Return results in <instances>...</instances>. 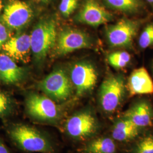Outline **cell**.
<instances>
[{
    "mask_svg": "<svg viewBox=\"0 0 153 153\" xmlns=\"http://www.w3.org/2000/svg\"><path fill=\"white\" fill-rule=\"evenodd\" d=\"M35 1H39V2H48V1H51V0H35Z\"/></svg>",
    "mask_w": 153,
    "mask_h": 153,
    "instance_id": "83f0119b",
    "label": "cell"
},
{
    "mask_svg": "<svg viewBox=\"0 0 153 153\" xmlns=\"http://www.w3.org/2000/svg\"><path fill=\"white\" fill-rule=\"evenodd\" d=\"M98 127L95 117L88 110L73 115L66 123V132L71 137L82 140L90 137L97 131Z\"/></svg>",
    "mask_w": 153,
    "mask_h": 153,
    "instance_id": "30bf717a",
    "label": "cell"
},
{
    "mask_svg": "<svg viewBox=\"0 0 153 153\" xmlns=\"http://www.w3.org/2000/svg\"><path fill=\"white\" fill-rule=\"evenodd\" d=\"M6 131L11 141L23 150L29 152L52 153L51 141L40 131L22 124H8Z\"/></svg>",
    "mask_w": 153,
    "mask_h": 153,
    "instance_id": "6da1fadb",
    "label": "cell"
},
{
    "mask_svg": "<svg viewBox=\"0 0 153 153\" xmlns=\"http://www.w3.org/2000/svg\"><path fill=\"white\" fill-rule=\"evenodd\" d=\"M98 72L95 67L87 61H79L72 66L70 79L77 96L90 92L96 85Z\"/></svg>",
    "mask_w": 153,
    "mask_h": 153,
    "instance_id": "52a82bcc",
    "label": "cell"
},
{
    "mask_svg": "<svg viewBox=\"0 0 153 153\" xmlns=\"http://www.w3.org/2000/svg\"><path fill=\"white\" fill-rule=\"evenodd\" d=\"M28 114L34 119L46 122L57 120L60 110L53 100L36 93H30L26 99Z\"/></svg>",
    "mask_w": 153,
    "mask_h": 153,
    "instance_id": "8992f818",
    "label": "cell"
},
{
    "mask_svg": "<svg viewBox=\"0 0 153 153\" xmlns=\"http://www.w3.org/2000/svg\"><path fill=\"white\" fill-rule=\"evenodd\" d=\"M152 70H153V66H152Z\"/></svg>",
    "mask_w": 153,
    "mask_h": 153,
    "instance_id": "f1b7e54d",
    "label": "cell"
},
{
    "mask_svg": "<svg viewBox=\"0 0 153 153\" xmlns=\"http://www.w3.org/2000/svg\"><path fill=\"white\" fill-rule=\"evenodd\" d=\"M33 17L30 6L23 1L13 0L5 6L1 21L6 27L19 30L27 26Z\"/></svg>",
    "mask_w": 153,
    "mask_h": 153,
    "instance_id": "9c48e42d",
    "label": "cell"
},
{
    "mask_svg": "<svg viewBox=\"0 0 153 153\" xmlns=\"http://www.w3.org/2000/svg\"><path fill=\"white\" fill-rule=\"evenodd\" d=\"M114 16L97 0H85L76 16V20L93 27L111 22Z\"/></svg>",
    "mask_w": 153,
    "mask_h": 153,
    "instance_id": "8fae6325",
    "label": "cell"
},
{
    "mask_svg": "<svg viewBox=\"0 0 153 153\" xmlns=\"http://www.w3.org/2000/svg\"><path fill=\"white\" fill-rule=\"evenodd\" d=\"M9 39V33L7 28L3 23L0 22V49Z\"/></svg>",
    "mask_w": 153,
    "mask_h": 153,
    "instance_id": "cb8c5ba5",
    "label": "cell"
},
{
    "mask_svg": "<svg viewBox=\"0 0 153 153\" xmlns=\"http://www.w3.org/2000/svg\"><path fill=\"white\" fill-rule=\"evenodd\" d=\"M2 48L13 60L27 62L32 53L30 35L25 33L16 35L9 39Z\"/></svg>",
    "mask_w": 153,
    "mask_h": 153,
    "instance_id": "7c38bea8",
    "label": "cell"
},
{
    "mask_svg": "<svg viewBox=\"0 0 153 153\" xmlns=\"http://www.w3.org/2000/svg\"><path fill=\"white\" fill-rule=\"evenodd\" d=\"M134 153H153V136L144 137L137 143Z\"/></svg>",
    "mask_w": 153,
    "mask_h": 153,
    "instance_id": "7402d4cb",
    "label": "cell"
},
{
    "mask_svg": "<svg viewBox=\"0 0 153 153\" xmlns=\"http://www.w3.org/2000/svg\"><path fill=\"white\" fill-rule=\"evenodd\" d=\"M138 128L147 127L152 123L153 110L151 104L146 100H141L133 105L123 115Z\"/></svg>",
    "mask_w": 153,
    "mask_h": 153,
    "instance_id": "5bb4252c",
    "label": "cell"
},
{
    "mask_svg": "<svg viewBox=\"0 0 153 153\" xmlns=\"http://www.w3.org/2000/svg\"><path fill=\"white\" fill-rule=\"evenodd\" d=\"M111 9L127 14H135L141 10L144 4L142 0H104Z\"/></svg>",
    "mask_w": 153,
    "mask_h": 153,
    "instance_id": "e0dca14e",
    "label": "cell"
},
{
    "mask_svg": "<svg viewBox=\"0 0 153 153\" xmlns=\"http://www.w3.org/2000/svg\"><path fill=\"white\" fill-rule=\"evenodd\" d=\"M0 153H11L4 141L0 137Z\"/></svg>",
    "mask_w": 153,
    "mask_h": 153,
    "instance_id": "d4e9b609",
    "label": "cell"
},
{
    "mask_svg": "<svg viewBox=\"0 0 153 153\" xmlns=\"http://www.w3.org/2000/svg\"><path fill=\"white\" fill-rule=\"evenodd\" d=\"M56 44V54L63 56L78 49L91 47L93 40L88 33L81 30L66 28L59 33Z\"/></svg>",
    "mask_w": 153,
    "mask_h": 153,
    "instance_id": "ba28073f",
    "label": "cell"
},
{
    "mask_svg": "<svg viewBox=\"0 0 153 153\" xmlns=\"http://www.w3.org/2000/svg\"><path fill=\"white\" fill-rule=\"evenodd\" d=\"M39 88L48 97L56 101L65 100L73 91L71 79L62 69L51 72L39 83Z\"/></svg>",
    "mask_w": 153,
    "mask_h": 153,
    "instance_id": "5b68a950",
    "label": "cell"
},
{
    "mask_svg": "<svg viewBox=\"0 0 153 153\" xmlns=\"http://www.w3.org/2000/svg\"><path fill=\"white\" fill-rule=\"evenodd\" d=\"M3 8V5H2V1L0 0V12L2 10Z\"/></svg>",
    "mask_w": 153,
    "mask_h": 153,
    "instance_id": "4316f807",
    "label": "cell"
},
{
    "mask_svg": "<svg viewBox=\"0 0 153 153\" xmlns=\"http://www.w3.org/2000/svg\"><path fill=\"white\" fill-rule=\"evenodd\" d=\"M13 104L10 96L0 89V119H4L11 115Z\"/></svg>",
    "mask_w": 153,
    "mask_h": 153,
    "instance_id": "ffe728a7",
    "label": "cell"
},
{
    "mask_svg": "<svg viewBox=\"0 0 153 153\" xmlns=\"http://www.w3.org/2000/svg\"><path fill=\"white\" fill-rule=\"evenodd\" d=\"M149 5L153 7V0H145Z\"/></svg>",
    "mask_w": 153,
    "mask_h": 153,
    "instance_id": "484cf974",
    "label": "cell"
},
{
    "mask_svg": "<svg viewBox=\"0 0 153 153\" xmlns=\"http://www.w3.org/2000/svg\"><path fill=\"white\" fill-rule=\"evenodd\" d=\"M140 26L139 22L122 18L105 27V34L108 44L112 47L131 48Z\"/></svg>",
    "mask_w": 153,
    "mask_h": 153,
    "instance_id": "277c9868",
    "label": "cell"
},
{
    "mask_svg": "<svg viewBox=\"0 0 153 153\" xmlns=\"http://www.w3.org/2000/svg\"><path fill=\"white\" fill-rule=\"evenodd\" d=\"M127 88L131 96L153 93V81L144 67L134 69L128 78Z\"/></svg>",
    "mask_w": 153,
    "mask_h": 153,
    "instance_id": "4fadbf2b",
    "label": "cell"
},
{
    "mask_svg": "<svg viewBox=\"0 0 153 153\" xmlns=\"http://www.w3.org/2000/svg\"><path fill=\"white\" fill-rule=\"evenodd\" d=\"M25 75V70L19 66L9 56L0 53V81L7 85L21 82Z\"/></svg>",
    "mask_w": 153,
    "mask_h": 153,
    "instance_id": "9a60e30c",
    "label": "cell"
},
{
    "mask_svg": "<svg viewBox=\"0 0 153 153\" xmlns=\"http://www.w3.org/2000/svg\"><path fill=\"white\" fill-rule=\"evenodd\" d=\"M78 5V0H61L59 9L61 14L68 18L75 11Z\"/></svg>",
    "mask_w": 153,
    "mask_h": 153,
    "instance_id": "603a6c76",
    "label": "cell"
},
{
    "mask_svg": "<svg viewBox=\"0 0 153 153\" xmlns=\"http://www.w3.org/2000/svg\"><path fill=\"white\" fill-rule=\"evenodd\" d=\"M30 35L31 53L37 62L44 60L49 51L56 45V24L52 18H44L33 28Z\"/></svg>",
    "mask_w": 153,
    "mask_h": 153,
    "instance_id": "7a4b0ae2",
    "label": "cell"
},
{
    "mask_svg": "<svg viewBox=\"0 0 153 153\" xmlns=\"http://www.w3.org/2000/svg\"><path fill=\"white\" fill-rule=\"evenodd\" d=\"M131 60V56L125 51H117L110 53L108 56L109 64L117 69L126 67Z\"/></svg>",
    "mask_w": 153,
    "mask_h": 153,
    "instance_id": "d6986e66",
    "label": "cell"
},
{
    "mask_svg": "<svg viewBox=\"0 0 153 153\" xmlns=\"http://www.w3.org/2000/svg\"><path fill=\"white\" fill-rule=\"evenodd\" d=\"M116 149L114 140L100 137L89 142L83 149L86 153H115Z\"/></svg>",
    "mask_w": 153,
    "mask_h": 153,
    "instance_id": "ac0fdd59",
    "label": "cell"
},
{
    "mask_svg": "<svg viewBox=\"0 0 153 153\" xmlns=\"http://www.w3.org/2000/svg\"><path fill=\"white\" fill-rule=\"evenodd\" d=\"M153 44V23H152L142 31L138 39V45L142 49H146Z\"/></svg>",
    "mask_w": 153,
    "mask_h": 153,
    "instance_id": "44dd1931",
    "label": "cell"
},
{
    "mask_svg": "<svg viewBox=\"0 0 153 153\" xmlns=\"http://www.w3.org/2000/svg\"><path fill=\"white\" fill-rule=\"evenodd\" d=\"M125 79L121 74H111L105 78L99 89V103L106 113H113L123 102L126 95Z\"/></svg>",
    "mask_w": 153,
    "mask_h": 153,
    "instance_id": "3957f363",
    "label": "cell"
},
{
    "mask_svg": "<svg viewBox=\"0 0 153 153\" xmlns=\"http://www.w3.org/2000/svg\"><path fill=\"white\" fill-rule=\"evenodd\" d=\"M139 129L130 121L123 117L115 123L112 131V136L116 141L126 142L137 137Z\"/></svg>",
    "mask_w": 153,
    "mask_h": 153,
    "instance_id": "2e32d148",
    "label": "cell"
}]
</instances>
